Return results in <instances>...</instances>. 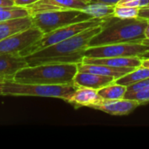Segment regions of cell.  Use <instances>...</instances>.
Listing matches in <instances>:
<instances>
[{
  "instance_id": "cell-5",
  "label": "cell",
  "mask_w": 149,
  "mask_h": 149,
  "mask_svg": "<svg viewBox=\"0 0 149 149\" xmlns=\"http://www.w3.org/2000/svg\"><path fill=\"white\" fill-rule=\"evenodd\" d=\"M105 19L106 18H92L89 20L71 24L60 27L58 29H56L54 31H52L50 32L45 33L38 40H37L32 45L28 46L19 54L23 57L29 56L44 48H46L48 46L59 43L65 39H67L71 37H73L86 29H89L93 26L99 25L102 24L105 21Z\"/></svg>"
},
{
  "instance_id": "cell-24",
  "label": "cell",
  "mask_w": 149,
  "mask_h": 149,
  "mask_svg": "<svg viewBox=\"0 0 149 149\" xmlns=\"http://www.w3.org/2000/svg\"><path fill=\"white\" fill-rule=\"evenodd\" d=\"M15 6H20V7H26L29 6L34 3H36L38 0H12Z\"/></svg>"
},
{
  "instance_id": "cell-18",
  "label": "cell",
  "mask_w": 149,
  "mask_h": 149,
  "mask_svg": "<svg viewBox=\"0 0 149 149\" xmlns=\"http://www.w3.org/2000/svg\"><path fill=\"white\" fill-rule=\"evenodd\" d=\"M148 78H149V69L141 65V66L135 68L134 71L115 79V82L120 85L128 86H131L137 82H140L143 79H146Z\"/></svg>"
},
{
  "instance_id": "cell-13",
  "label": "cell",
  "mask_w": 149,
  "mask_h": 149,
  "mask_svg": "<svg viewBox=\"0 0 149 149\" xmlns=\"http://www.w3.org/2000/svg\"><path fill=\"white\" fill-rule=\"evenodd\" d=\"M115 79H116L113 77L102 76L92 72L78 71L73 79V84L77 87H88L99 90L114 82Z\"/></svg>"
},
{
  "instance_id": "cell-26",
  "label": "cell",
  "mask_w": 149,
  "mask_h": 149,
  "mask_svg": "<svg viewBox=\"0 0 149 149\" xmlns=\"http://www.w3.org/2000/svg\"><path fill=\"white\" fill-rule=\"evenodd\" d=\"M120 0H91V3H102L107 5L115 6Z\"/></svg>"
},
{
  "instance_id": "cell-2",
  "label": "cell",
  "mask_w": 149,
  "mask_h": 149,
  "mask_svg": "<svg viewBox=\"0 0 149 149\" xmlns=\"http://www.w3.org/2000/svg\"><path fill=\"white\" fill-rule=\"evenodd\" d=\"M148 20L136 17L121 19L109 17L102 24L101 30L90 40L88 47L119 43H142Z\"/></svg>"
},
{
  "instance_id": "cell-30",
  "label": "cell",
  "mask_w": 149,
  "mask_h": 149,
  "mask_svg": "<svg viewBox=\"0 0 149 149\" xmlns=\"http://www.w3.org/2000/svg\"><path fill=\"white\" fill-rule=\"evenodd\" d=\"M4 80L5 79H0V96H2V85Z\"/></svg>"
},
{
  "instance_id": "cell-8",
  "label": "cell",
  "mask_w": 149,
  "mask_h": 149,
  "mask_svg": "<svg viewBox=\"0 0 149 149\" xmlns=\"http://www.w3.org/2000/svg\"><path fill=\"white\" fill-rule=\"evenodd\" d=\"M43 32L36 26L17 32L8 38L0 40V54L3 53H20L34 42L38 40Z\"/></svg>"
},
{
  "instance_id": "cell-28",
  "label": "cell",
  "mask_w": 149,
  "mask_h": 149,
  "mask_svg": "<svg viewBox=\"0 0 149 149\" xmlns=\"http://www.w3.org/2000/svg\"><path fill=\"white\" fill-rule=\"evenodd\" d=\"M141 65L149 69V58H141Z\"/></svg>"
},
{
  "instance_id": "cell-9",
  "label": "cell",
  "mask_w": 149,
  "mask_h": 149,
  "mask_svg": "<svg viewBox=\"0 0 149 149\" xmlns=\"http://www.w3.org/2000/svg\"><path fill=\"white\" fill-rule=\"evenodd\" d=\"M87 3L80 0H38L26 6L31 15L53 10H82Z\"/></svg>"
},
{
  "instance_id": "cell-31",
  "label": "cell",
  "mask_w": 149,
  "mask_h": 149,
  "mask_svg": "<svg viewBox=\"0 0 149 149\" xmlns=\"http://www.w3.org/2000/svg\"><path fill=\"white\" fill-rule=\"evenodd\" d=\"M141 58H149V50L148 51H147L141 57Z\"/></svg>"
},
{
  "instance_id": "cell-17",
  "label": "cell",
  "mask_w": 149,
  "mask_h": 149,
  "mask_svg": "<svg viewBox=\"0 0 149 149\" xmlns=\"http://www.w3.org/2000/svg\"><path fill=\"white\" fill-rule=\"evenodd\" d=\"M99 94L104 100H117L124 98L127 93V86L120 85L115 81L98 90Z\"/></svg>"
},
{
  "instance_id": "cell-21",
  "label": "cell",
  "mask_w": 149,
  "mask_h": 149,
  "mask_svg": "<svg viewBox=\"0 0 149 149\" xmlns=\"http://www.w3.org/2000/svg\"><path fill=\"white\" fill-rule=\"evenodd\" d=\"M138 7H130V6H121V5H115L113 17L121 19H129V18H136L139 15Z\"/></svg>"
},
{
  "instance_id": "cell-19",
  "label": "cell",
  "mask_w": 149,
  "mask_h": 149,
  "mask_svg": "<svg viewBox=\"0 0 149 149\" xmlns=\"http://www.w3.org/2000/svg\"><path fill=\"white\" fill-rule=\"evenodd\" d=\"M114 7L115 6L102 3H89L81 10L89 14L93 18H107L109 17H113Z\"/></svg>"
},
{
  "instance_id": "cell-33",
  "label": "cell",
  "mask_w": 149,
  "mask_h": 149,
  "mask_svg": "<svg viewBox=\"0 0 149 149\" xmlns=\"http://www.w3.org/2000/svg\"><path fill=\"white\" fill-rule=\"evenodd\" d=\"M80 1H82V2H84V3H86L87 4L91 3V0H80Z\"/></svg>"
},
{
  "instance_id": "cell-11",
  "label": "cell",
  "mask_w": 149,
  "mask_h": 149,
  "mask_svg": "<svg viewBox=\"0 0 149 149\" xmlns=\"http://www.w3.org/2000/svg\"><path fill=\"white\" fill-rule=\"evenodd\" d=\"M139 106L141 104L138 101L123 98L117 100H103L93 108L111 115H127Z\"/></svg>"
},
{
  "instance_id": "cell-32",
  "label": "cell",
  "mask_w": 149,
  "mask_h": 149,
  "mask_svg": "<svg viewBox=\"0 0 149 149\" xmlns=\"http://www.w3.org/2000/svg\"><path fill=\"white\" fill-rule=\"evenodd\" d=\"M142 43L145 44V45H149V39H144Z\"/></svg>"
},
{
  "instance_id": "cell-20",
  "label": "cell",
  "mask_w": 149,
  "mask_h": 149,
  "mask_svg": "<svg viewBox=\"0 0 149 149\" xmlns=\"http://www.w3.org/2000/svg\"><path fill=\"white\" fill-rule=\"evenodd\" d=\"M31 13L26 7L20 6H2L0 7V22L16 18L30 16Z\"/></svg>"
},
{
  "instance_id": "cell-29",
  "label": "cell",
  "mask_w": 149,
  "mask_h": 149,
  "mask_svg": "<svg viewBox=\"0 0 149 149\" xmlns=\"http://www.w3.org/2000/svg\"><path fill=\"white\" fill-rule=\"evenodd\" d=\"M145 39H149V19L148 20L146 28H145Z\"/></svg>"
},
{
  "instance_id": "cell-4",
  "label": "cell",
  "mask_w": 149,
  "mask_h": 149,
  "mask_svg": "<svg viewBox=\"0 0 149 149\" xmlns=\"http://www.w3.org/2000/svg\"><path fill=\"white\" fill-rule=\"evenodd\" d=\"M78 87L73 84H27L5 79L2 85V96H31L57 98L68 101Z\"/></svg>"
},
{
  "instance_id": "cell-7",
  "label": "cell",
  "mask_w": 149,
  "mask_h": 149,
  "mask_svg": "<svg viewBox=\"0 0 149 149\" xmlns=\"http://www.w3.org/2000/svg\"><path fill=\"white\" fill-rule=\"evenodd\" d=\"M149 50V45L143 43H119L100 46L87 47L84 52L86 58L141 57Z\"/></svg>"
},
{
  "instance_id": "cell-1",
  "label": "cell",
  "mask_w": 149,
  "mask_h": 149,
  "mask_svg": "<svg viewBox=\"0 0 149 149\" xmlns=\"http://www.w3.org/2000/svg\"><path fill=\"white\" fill-rule=\"evenodd\" d=\"M102 24L24 58L30 65L46 63H81L90 40L101 30Z\"/></svg>"
},
{
  "instance_id": "cell-15",
  "label": "cell",
  "mask_w": 149,
  "mask_h": 149,
  "mask_svg": "<svg viewBox=\"0 0 149 149\" xmlns=\"http://www.w3.org/2000/svg\"><path fill=\"white\" fill-rule=\"evenodd\" d=\"M78 68L79 71L80 72H92L102 76L113 77L116 79L135 69L132 67H113L105 65L86 64L83 62L78 64Z\"/></svg>"
},
{
  "instance_id": "cell-27",
  "label": "cell",
  "mask_w": 149,
  "mask_h": 149,
  "mask_svg": "<svg viewBox=\"0 0 149 149\" xmlns=\"http://www.w3.org/2000/svg\"><path fill=\"white\" fill-rule=\"evenodd\" d=\"M0 6H14L12 0H0Z\"/></svg>"
},
{
  "instance_id": "cell-25",
  "label": "cell",
  "mask_w": 149,
  "mask_h": 149,
  "mask_svg": "<svg viewBox=\"0 0 149 149\" xmlns=\"http://www.w3.org/2000/svg\"><path fill=\"white\" fill-rule=\"evenodd\" d=\"M138 17L143 18V19H149V6H145V7H141L139 10V15Z\"/></svg>"
},
{
  "instance_id": "cell-22",
  "label": "cell",
  "mask_w": 149,
  "mask_h": 149,
  "mask_svg": "<svg viewBox=\"0 0 149 149\" xmlns=\"http://www.w3.org/2000/svg\"><path fill=\"white\" fill-rule=\"evenodd\" d=\"M124 98L127 100H136L141 105L148 103L149 102V88L141 90L138 92H134V93H126Z\"/></svg>"
},
{
  "instance_id": "cell-3",
  "label": "cell",
  "mask_w": 149,
  "mask_h": 149,
  "mask_svg": "<svg viewBox=\"0 0 149 149\" xmlns=\"http://www.w3.org/2000/svg\"><path fill=\"white\" fill-rule=\"evenodd\" d=\"M78 71V63L29 65L17 72L11 80L27 84H72Z\"/></svg>"
},
{
  "instance_id": "cell-14",
  "label": "cell",
  "mask_w": 149,
  "mask_h": 149,
  "mask_svg": "<svg viewBox=\"0 0 149 149\" xmlns=\"http://www.w3.org/2000/svg\"><path fill=\"white\" fill-rule=\"evenodd\" d=\"M83 63L105 65L113 67L137 68L141 65V57H113V58H83Z\"/></svg>"
},
{
  "instance_id": "cell-6",
  "label": "cell",
  "mask_w": 149,
  "mask_h": 149,
  "mask_svg": "<svg viewBox=\"0 0 149 149\" xmlns=\"http://www.w3.org/2000/svg\"><path fill=\"white\" fill-rule=\"evenodd\" d=\"M31 16L33 25L44 34L60 27L93 18L81 10H63L36 13Z\"/></svg>"
},
{
  "instance_id": "cell-16",
  "label": "cell",
  "mask_w": 149,
  "mask_h": 149,
  "mask_svg": "<svg viewBox=\"0 0 149 149\" xmlns=\"http://www.w3.org/2000/svg\"><path fill=\"white\" fill-rule=\"evenodd\" d=\"M33 26L31 16L16 17L0 22V40Z\"/></svg>"
},
{
  "instance_id": "cell-10",
  "label": "cell",
  "mask_w": 149,
  "mask_h": 149,
  "mask_svg": "<svg viewBox=\"0 0 149 149\" xmlns=\"http://www.w3.org/2000/svg\"><path fill=\"white\" fill-rule=\"evenodd\" d=\"M27 65L26 58L19 53L0 54V79H12L17 72Z\"/></svg>"
},
{
  "instance_id": "cell-12",
  "label": "cell",
  "mask_w": 149,
  "mask_h": 149,
  "mask_svg": "<svg viewBox=\"0 0 149 149\" xmlns=\"http://www.w3.org/2000/svg\"><path fill=\"white\" fill-rule=\"evenodd\" d=\"M103 100L98 90L88 87H78L67 102L75 107V108L79 107L93 108Z\"/></svg>"
},
{
  "instance_id": "cell-23",
  "label": "cell",
  "mask_w": 149,
  "mask_h": 149,
  "mask_svg": "<svg viewBox=\"0 0 149 149\" xmlns=\"http://www.w3.org/2000/svg\"><path fill=\"white\" fill-rule=\"evenodd\" d=\"M148 88H149V78L127 86V93H134V92H138V91L148 89Z\"/></svg>"
}]
</instances>
